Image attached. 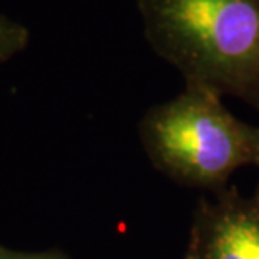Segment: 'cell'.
Listing matches in <instances>:
<instances>
[{
	"instance_id": "6da1fadb",
	"label": "cell",
	"mask_w": 259,
	"mask_h": 259,
	"mask_svg": "<svg viewBox=\"0 0 259 259\" xmlns=\"http://www.w3.org/2000/svg\"><path fill=\"white\" fill-rule=\"evenodd\" d=\"M143 34L185 84L259 113V0H137Z\"/></svg>"
},
{
	"instance_id": "7a4b0ae2",
	"label": "cell",
	"mask_w": 259,
	"mask_h": 259,
	"mask_svg": "<svg viewBox=\"0 0 259 259\" xmlns=\"http://www.w3.org/2000/svg\"><path fill=\"white\" fill-rule=\"evenodd\" d=\"M150 160L175 182L221 189L242 167H259V126L239 120L222 96L185 84L172 100L150 108L140 123Z\"/></svg>"
},
{
	"instance_id": "3957f363",
	"label": "cell",
	"mask_w": 259,
	"mask_h": 259,
	"mask_svg": "<svg viewBox=\"0 0 259 259\" xmlns=\"http://www.w3.org/2000/svg\"><path fill=\"white\" fill-rule=\"evenodd\" d=\"M187 259H259V199L224 192L202 202Z\"/></svg>"
},
{
	"instance_id": "277c9868",
	"label": "cell",
	"mask_w": 259,
	"mask_h": 259,
	"mask_svg": "<svg viewBox=\"0 0 259 259\" xmlns=\"http://www.w3.org/2000/svg\"><path fill=\"white\" fill-rule=\"evenodd\" d=\"M29 29L17 20L0 14V64L27 48Z\"/></svg>"
},
{
	"instance_id": "5b68a950",
	"label": "cell",
	"mask_w": 259,
	"mask_h": 259,
	"mask_svg": "<svg viewBox=\"0 0 259 259\" xmlns=\"http://www.w3.org/2000/svg\"><path fill=\"white\" fill-rule=\"evenodd\" d=\"M0 259H61L58 256H34V254H17L0 249Z\"/></svg>"
}]
</instances>
